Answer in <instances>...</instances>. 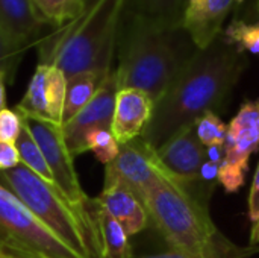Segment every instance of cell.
<instances>
[{
  "label": "cell",
  "mask_w": 259,
  "mask_h": 258,
  "mask_svg": "<svg viewBox=\"0 0 259 258\" xmlns=\"http://www.w3.org/2000/svg\"><path fill=\"white\" fill-rule=\"evenodd\" d=\"M247 56L222 38L206 49H196L168 90L155 103L141 138L158 149L175 134L214 113L229 97L247 68Z\"/></svg>",
  "instance_id": "1"
},
{
  "label": "cell",
  "mask_w": 259,
  "mask_h": 258,
  "mask_svg": "<svg viewBox=\"0 0 259 258\" xmlns=\"http://www.w3.org/2000/svg\"><path fill=\"white\" fill-rule=\"evenodd\" d=\"M185 38L182 24L132 14L120 43L118 88L141 90L156 103L193 55L185 52Z\"/></svg>",
  "instance_id": "2"
},
{
  "label": "cell",
  "mask_w": 259,
  "mask_h": 258,
  "mask_svg": "<svg viewBox=\"0 0 259 258\" xmlns=\"http://www.w3.org/2000/svg\"><path fill=\"white\" fill-rule=\"evenodd\" d=\"M143 204L170 249L191 258L244 257L243 251L214 225L206 204L191 195L168 172L149 190Z\"/></svg>",
  "instance_id": "3"
},
{
  "label": "cell",
  "mask_w": 259,
  "mask_h": 258,
  "mask_svg": "<svg viewBox=\"0 0 259 258\" xmlns=\"http://www.w3.org/2000/svg\"><path fill=\"white\" fill-rule=\"evenodd\" d=\"M127 0H93L61 32L39 41V64L56 65L65 78L83 71L111 73L121 17Z\"/></svg>",
  "instance_id": "4"
},
{
  "label": "cell",
  "mask_w": 259,
  "mask_h": 258,
  "mask_svg": "<svg viewBox=\"0 0 259 258\" xmlns=\"http://www.w3.org/2000/svg\"><path fill=\"white\" fill-rule=\"evenodd\" d=\"M0 184L12 192L56 237L83 258H99L82 224L59 190L24 164L0 170Z\"/></svg>",
  "instance_id": "5"
},
{
  "label": "cell",
  "mask_w": 259,
  "mask_h": 258,
  "mask_svg": "<svg viewBox=\"0 0 259 258\" xmlns=\"http://www.w3.org/2000/svg\"><path fill=\"white\" fill-rule=\"evenodd\" d=\"M23 125L29 129L33 140L41 148L47 166L53 175L55 187L82 224L96 254L103 258V248L99 230V202L90 199L80 187L73 155L65 146L61 125L21 116Z\"/></svg>",
  "instance_id": "6"
},
{
  "label": "cell",
  "mask_w": 259,
  "mask_h": 258,
  "mask_svg": "<svg viewBox=\"0 0 259 258\" xmlns=\"http://www.w3.org/2000/svg\"><path fill=\"white\" fill-rule=\"evenodd\" d=\"M0 258H83L0 184Z\"/></svg>",
  "instance_id": "7"
},
{
  "label": "cell",
  "mask_w": 259,
  "mask_h": 258,
  "mask_svg": "<svg viewBox=\"0 0 259 258\" xmlns=\"http://www.w3.org/2000/svg\"><path fill=\"white\" fill-rule=\"evenodd\" d=\"M225 158L219 169V184L237 193L246 181L249 161L259 151V97L244 102L228 125Z\"/></svg>",
  "instance_id": "8"
},
{
  "label": "cell",
  "mask_w": 259,
  "mask_h": 258,
  "mask_svg": "<svg viewBox=\"0 0 259 258\" xmlns=\"http://www.w3.org/2000/svg\"><path fill=\"white\" fill-rule=\"evenodd\" d=\"M156 149L149 146L141 137L121 144L120 152L109 164H106L105 186L121 184L129 189L141 202L149 190L165 173Z\"/></svg>",
  "instance_id": "9"
},
{
  "label": "cell",
  "mask_w": 259,
  "mask_h": 258,
  "mask_svg": "<svg viewBox=\"0 0 259 258\" xmlns=\"http://www.w3.org/2000/svg\"><path fill=\"white\" fill-rule=\"evenodd\" d=\"M115 70L109 73L94 97L67 123L61 125L67 149L73 157L87 152V135L93 129H111L115 99L118 93Z\"/></svg>",
  "instance_id": "10"
},
{
  "label": "cell",
  "mask_w": 259,
  "mask_h": 258,
  "mask_svg": "<svg viewBox=\"0 0 259 258\" xmlns=\"http://www.w3.org/2000/svg\"><path fill=\"white\" fill-rule=\"evenodd\" d=\"M156 152L168 175L187 190L199 182L200 167L206 161V148L200 143L194 125L175 134Z\"/></svg>",
  "instance_id": "11"
},
{
  "label": "cell",
  "mask_w": 259,
  "mask_h": 258,
  "mask_svg": "<svg viewBox=\"0 0 259 258\" xmlns=\"http://www.w3.org/2000/svg\"><path fill=\"white\" fill-rule=\"evenodd\" d=\"M244 0H185L181 24L196 49H206L222 36L229 15Z\"/></svg>",
  "instance_id": "12"
},
{
  "label": "cell",
  "mask_w": 259,
  "mask_h": 258,
  "mask_svg": "<svg viewBox=\"0 0 259 258\" xmlns=\"http://www.w3.org/2000/svg\"><path fill=\"white\" fill-rule=\"evenodd\" d=\"M153 108V100L144 91L137 88L118 90L111 131L120 146L141 137L152 119Z\"/></svg>",
  "instance_id": "13"
},
{
  "label": "cell",
  "mask_w": 259,
  "mask_h": 258,
  "mask_svg": "<svg viewBox=\"0 0 259 258\" xmlns=\"http://www.w3.org/2000/svg\"><path fill=\"white\" fill-rule=\"evenodd\" d=\"M97 202L103 211L123 227L127 236L141 233L149 224V214L144 204L121 184H106L97 198Z\"/></svg>",
  "instance_id": "14"
},
{
  "label": "cell",
  "mask_w": 259,
  "mask_h": 258,
  "mask_svg": "<svg viewBox=\"0 0 259 258\" xmlns=\"http://www.w3.org/2000/svg\"><path fill=\"white\" fill-rule=\"evenodd\" d=\"M44 26L32 0H0V29L15 46L27 50L38 41Z\"/></svg>",
  "instance_id": "15"
},
{
  "label": "cell",
  "mask_w": 259,
  "mask_h": 258,
  "mask_svg": "<svg viewBox=\"0 0 259 258\" xmlns=\"http://www.w3.org/2000/svg\"><path fill=\"white\" fill-rule=\"evenodd\" d=\"M109 73L83 71L67 78L65 102L62 111V125L71 120L97 93Z\"/></svg>",
  "instance_id": "16"
},
{
  "label": "cell",
  "mask_w": 259,
  "mask_h": 258,
  "mask_svg": "<svg viewBox=\"0 0 259 258\" xmlns=\"http://www.w3.org/2000/svg\"><path fill=\"white\" fill-rule=\"evenodd\" d=\"M91 0H32L39 20L58 30L74 23L85 12Z\"/></svg>",
  "instance_id": "17"
},
{
  "label": "cell",
  "mask_w": 259,
  "mask_h": 258,
  "mask_svg": "<svg viewBox=\"0 0 259 258\" xmlns=\"http://www.w3.org/2000/svg\"><path fill=\"white\" fill-rule=\"evenodd\" d=\"M46 64H38L29 85L26 94L21 102L15 106V111L23 117H30L36 120L50 122L49 109H47V97H46V78H47Z\"/></svg>",
  "instance_id": "18"
},
{
  "label": "cell",
  "mask_w": 259,
  "mask_h": 258,
  "mask_svg": "<svg viewBox=\"0 0 259 258\" xmlns=\"http://www.w3.org/2000/svg\"><path fill=\"white\" fill-rule=\"evenodd\" d=\"M99 230L103 248V258H132L129 236L123 227L99 205Z\"/></svg>",
  "instance_id": "19"
},
{
  "label": "cell",
  "mask_w": 259,
  "mask_h": 258,
  "mask_svg": "<svg viewBox=\"0 0 259 258\" xmlns=\"http://www.w3.org/2000/svg\"><path fill=\"white\" fill-rule=\"evenodd\" d=\"M220 38L240 53L259 56V18L256 21L232 20L223 29Z\"/></svg>",
  "instance_id": "20"
},
{
  "label": "cell",
  "mask_w": 259,
  "mask_h": 258,
  "mask_svg": "<svg viewBox=\"0 0 259 258\" xmlns=\"http://www.w3.org/2000/svg\"><path fill=\"white\" fill-rule=\"evenodd\" d=\"M23 123V122H21ZM15 146L18 149L20 154V161L21 164H24L27 169H30L33 173H36L39 178H42L44 181H47L49 184L55 186L53 182V175L47 166L46 157L41 151V148L38 146V143L33 140L32 134L29 132V129L23 125L21 132L15 141Z\"/></svg>",
  "instance_id": "21"
},
{
  "label": "cell",
  "mask_w": 259,
  "mask_h": 258,
  "mask_svg": "<svg viewBox=\"0 0 259 258\" xmlns=\"http://www.w3.org/2000/svg\"><path fill=\"white\" fill-rule=\"evenodd\" d=\"M185 0H132V14L168 24H181Z\"/></svg>",
  "instance_id": "22"
},
{
  "label": "cell",
  "mask_w": 259,
  "mask_h": 258,
  "mask_svg": "<svg viewBox=\"0 0 259 258\" xmlns=\"http://www.w3.org/2000/svg\"><path fill=\"white\" fill-rule=\"evenodd\" d=\"M67 78L56 65H49L46 78V97L47 109L52 123L62 125V111L65 102Z\"/></svg>",
  "instance_id": "23"
},
{
  "label": "cell",
  "mask_w": 259,
  "mask_h": 258,
  "mask_svg": "<svg viewBox=\"0 0 259 258\" xmlns=\"http://www.w3.org/2000/svg\"><path fill=\"white\" fill-rule=\"evenodd\" d=\"M87 149L91 151L96 158L105 166L109 164L120 152V144L115 140L111 129H93L87 135Z\"/></svg>",
  "instance_id": "24"
},
{
  "label": "cell",
  "mask_w": 259,
  "mask_h": 258,
  "mask_svg": "<svg viewBox=\"0 0 259 258\" xmlns=\"http://www.w3.org/2000/svg\"><path fill=\"white\" fill-rule=\"evenodd\" d=\"M194 128L200 143L205 148L225 144L228 125L215 113H206L202 117H199L194 123Z\"/></svg>",
  "instance_id": "25"
},
{
  "label": "cell",
  "mask_w": 259,
  "mask_h": 258,
  "mask_svg": "<svg viewBox=\"0 0 259 258\" xmlns=\"http://www.w3.org/2000/svg\"><path fill=\"white\" fill-rule=\"evenodd\" d=\"M24 55L26 50L15 46L0 29V70L6 78V82H14Z\"/></svg>",
  "instance_id": "26"
},
{
  "label": "cell",
  "mask_w": 259,
  "mask_h": 258,
  "mask_svg": "<svg viewBox=\"0 0 259 258\" xmlns=\"http://www.w3.org/2000/svg\"><path fill=\"white\" fill-rule=\"evenodd\" d=\"M21 116L15 109L5 108L0 113V140L15 143L21 132Z\"/></svg>",
  "instance_id": "27"
},
{
  "label": "cell",
  "mask_w": 259,
  "mask_h": 258,
  "mask_svg": "<svg viewBox=\"0 0 259 258\" xmlns=\"http://www.w3.org/2000/svg\"><path fill=\"white\" fill-rule=\"evenodd\" d=\"M249 220L252 224L250 233V245H259V164L252 181V189L249 195Z\"/></svg>",
  "instance_id": "28"
},
{
  "label": "cell",
  "mask_w": 259,
  "mask_h": 258,
  "mask_svg": "<svg viewBox=\"0 0 259 258\" xmlns=\"http://www.w3.org/2000/svg\"><path fill=\"white\" fill-rule=\"evenodd\" d=\"M20 163V154L15 143L0 140V170L14 169Z\"/></svg>",
  "instance_id": "29"
},
{
  "label": "cell",
  "mask_w": 259,
  "mask_h": 258,
  "mask_svg": "<svg viewBox=\"0 0 259 258\" xmlns=\"http://www.w3.org/2000/svg\"><path fill=\"white\" fill-rule=\"evenodd\" d=\"M219 169H220V164H215V163H211V161H205L203 166L200 167V173H199V182H205L208 186H211L214 181L219 182Z\"/></svg>",
  "instance_id": "30"
},
{
  "label": "cell",
  "mask_w": 259,
  "mask_h": 258,
  "mask_svg": "<svg viewBox=\"0 0 259 258\" xmlns=\"http://www.w3.org/2000/svg\"><path fill=\"white\" fill-rule=\"evenodd\" d=\"M225 158V148L223 146H208L206 148V160L215 164H220Z\"/></svg>",
  "instance_id": "31"
},
{
  "label": "cell",
  "mask_w": 259,
  "mask_h": 258,
  "mask_svg": "<svg viewBox=\"0 0 259 258\" xmlns=\"http://www.w3.org/2000/svg\"><path fill=\"white\" fill-rule=\"evenodd\" d=\"M132 258H191L179 251L170 249L167 252H161V254H150V255H140V257H132Z\"/></svg>",
  "instance_id": "32"
},
{
  "label": "cell",
  "mask_w": 259,
  "mask_h": 258,
  "mask_svg": "<svg viewBox=\"0 0 259 258\" xmlns=\"http://www.w3.org/2000/svg\"><path fill=\"white\" fill-rule=\"evenodd\" d=\"M5 82H6V78L3 75V71L0 70V113L6 108V91H5Z\"/></svg>",
  "instance_id": "33"
},
{
  "label": "cell",
  "mask_w": 259,
  "mask_h": 258,
  "mask_svg": "<svg viewBox=\"0 0 259 258\" xmlns=\"http://www.w3.org/2000/svg\"><path fill=\"white\" fill-rule=\"evenodd\" d=\"M256 9H258V12H259V0H258V5H256Z\"/></svg>",
  "instance_id": "34"
},
{
  "label": "cell",
  "mask_w": 259,
  "mask_h": 258,
  "mask_svg": "<svg viewBox=\"0 0 259 258\" xmlns=\"http://www.w3.org/2000/svg\"><path fill=\"white\" fill-rule=\"evenodd\" d=\"M241 258H247V257H241Z\"/></svg>",
  "instance_id": "35"
}]
</instances>
